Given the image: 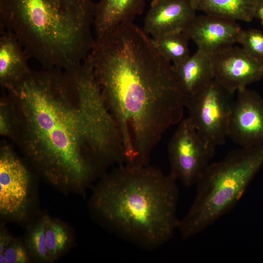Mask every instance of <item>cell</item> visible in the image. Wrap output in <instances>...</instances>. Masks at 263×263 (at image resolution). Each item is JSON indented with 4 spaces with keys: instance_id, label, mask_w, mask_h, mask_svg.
<instances>
[{
    "instance_id": "1",
    "label": "cell",
    "mask_w": 263,
    "mask_h": 263,
    "mask_svg": "<svg viewBox=\"0 0 263 263\" xmlns=\"http://www.w3.org/2000/svg\"><path fill=\"white\" fill-rule=\"evenodd\" d=\"M13 138L50 183L82 191L125 162L117 126L88 58L74 70H31L5 89Z\"/></svg>"
},
{
    "instance_id": "2",
    "label": "cell",
    "mask_w": 263,
    "mask_h": 263,
    "mask_svg": "<svg viewBox=\"0 0 263 263\" xmlns=\"http://www.w3.org/2000/svg\"><path fill=\"white\" fill-rule=\"evenodd\" d=\"M88 57L119 131L125 159L149 165L165 132L183 119L187 97L172 64L132 22L96 38Z\"/></svg>"
},
{
    "instance_id": "3",
    "label": "cell",
    "mask_w": 263,
    "mask_h": 263,
    "mask_svg": "<svg viewBox=\"0 0 263 263\" xmlns=\"http://www.w3.org/2000/svg\"><path fill=\"white\" fill-rule=\"evenodd\" d=\"M177 180L147 165H119L94 188L93 212L113 231L145 249L165 244L178 229Z\"/></svg>"
},
{
    "instance_id": "4",
    "label": "cell",
    "mask_w": 263,
    "mask_h": 263,
    "mask_svg": "<svg viewBox=\"0 0 263 263\" xmlns=\"http://www.w3.org/2000/svg\"><path fill=\"white\" fill-rule=\"evenodd\" d=\"M95 8L92 0H0V27L44 69L70 70L94 46Z\"/></svg>"
},
{
    "instance_id": "5",
    "label": "cell",
    "mask_w": 263,
    "mask_h": 263,
    "mask_svg": "<svg viewBox=\"0 0 263 263\" xmlns=\"http://www.w3.org/2000/svg\"><path fill=\"white\" fill-rule=\"evenodd\" d=\"M263 167V144L241 147L210 163L197 183L194 201L178 229L183 239L207 228L239 201Z\"/></svg>"
},
{
    "instance_id": "6",
    "label": "cell",
    "mask_w": 263,
    "mask_h": 263,
    "mask_svg": "<svg viewBox=\"0 0 263 263\" xmlns=\"http://www.w3.org/2000/svg\"><path fill=\"white\" fill-rule=\"evenodd\" d=\"M232 95L213 79L187 98L188 117L206 144L214 150L228 137Z\"/></svg>"
},
{
    "instance_id": "7",
    "label": "cell",
    "mask_w": 263,
    "mask_h": 263,
    "mask_svg": "<svg viewBox=\"0 0 263 263\" xmlns=\"http://www.w3.org/2000/svg\"><path fill=\"white\" fill-rule=\"evenodd\" d=\"M178 124L168 145L170 173L189 187L197 183L210 165L215 150L206 144L188 117Z\"/></svg>"
},
{
    "instance_id": "8",
    "label": "cell",
    "mask_w": 263,
    "mask_h": 263,
    "mask_svg": "<svg viewBox=\"0 0 263 263\" xmlns=\"http://www.w3.org/2000/svg\"><path fill=\"white\" fill-rule=\"evenodd\" d=\"M31 178L27 168L8 146L0 152V212L17 220L27 216Z\"/></svg>"
},
{
    "instance_id": "9",
    "label": "cell",
    "mask_w": 263,
    "mask_h": 263,
    "mask_svg": "<svg viewBox=\"0 0 263 263\" xmlns=\"http://www.w3.org/2000/svg\"><path fill=\"white\" fill-rule=\"evenodd\" d=\"M228 137L241 147L263 144V99L247 88L237 92L233 100Z\"/></svg>"
},
{
    "instance_id": "10",
    "label": "cell",
    "mask_w": 263,
    "mask_h": 263,
    "mask_svg": "<svg viewBox=\"0 0 263 263\" xmlns=\"http://www.w3.org/2000/svg\"><path fill=\"white\" fill-rule=\"evenodd\" d=\"M214 79L232 94L263 78V64L242 47L230 46L212 55Z\"/></svg>"
},
{
    "instance_id": "11",
    "label": "cell",
    "mask_w": 263,
    "mask_h": 263,
    "mask_svg": "<svg viewBox=\"0 0 263 263\" xmlns=\"http://www.w3.org/2000/svg\"><path fill=\"white\" fill-rule=\"evenodd\" d=\"M241 29L236 21L205 14L196 15L183 32L198 49L212 55L237 43Z\"/></svg>"
},
{
    "instance_id": "12",
    "label": "cell",
    "mask_w": 263,
    "mask_h": 263,
    "mask_svg": "<svg viewBox=\"0 0 263 263\" xmlns=\"http://www.w3.org/2000/svg\"><path fill=\"white\" fill-rule=\"evenodd\" d=\"M196 11L192 0H153L143 29L151 38L183 31Z\"/></svg>"
},
{
    "instance_id": "13",
    "label": "cell",
    "mask_w": 263,
    "mask_h": 263,
    "mask_svg": "<svg viewBox=\"0 0 263 263\" xmlns=\"http://www.w3.org/2000/svg\"><path fill=\"white\" fill-rule=\"evenodd\" d=\"M172 70L177 84L187 98L214 78L212 55L200 49L182 63L172 65Z\"/></svg>"
},
{
    "instance_id": "14",
    "label": "cell",
    "mask_w": 263,
    "mask_h": 263,
    "mask_svg": "<svg viewBox=\"0 0 263 263\" xmlns=\"http://www.w3.org/2000/svg\"><path fill=\"white\" fill-rule=\"evenodd\" d=\"M28 59L15 35L0 27V83L3 88L10 87L31 70Z\"/></svg>"
},
{
    "instance_id": "15",
    "label": "cell",
    "mask_w": 263,
    "mask_h": 263,
    "mask_svg": "<svg viewBox=\"0 0 263 263\" xmlns=\"http://www.w3.org/2000/svg\"><path fill=\"white\" fill-rule=\"evenodd\" d=\"M145 0H100L96 3L94 29L100 37L143 12Z\"/></svg>"
},
{
    "instance_id": "16",
    "label": "cell",
    "mask_w": 263,
    "mask_h": 263,
    "mask_svg": "<svg viewBox=\"0 0 263 263\" xmlns=\"http://www.w3.org/2000/svg\"><path fill=\"white\" fill-rule=\"evenodd\" d=\"M196 11L233 21L250 22L256 0H192Z\"/></svg>"
},
{
    "instance_id": "17",
    "label": "cell",
    "mask_w": 263,
    "mask_h": 263,
    "mask_svg": "<svg viewBox=\"0 0 263 263\" xmlns=\"http://www.w3.org/2000/svg\"><path fill=\"white\" fill-rule=\"evenodd\" d=\"M151 38L160 54L173 65L182 63L190 56L188 48L189 39L183 31L170 33Z\"/></svg>"
},
{
    "instance_id": "18",
    "label": "cell",
    "mask_w": 263,
    "mask_h": 263,
    "mask_svg": "<svg viewBox=\"0 0 263 263\" xmlns=\"http://www.w3.org/2000/svg\"><path fill=\"white\" fill-rule=\"evenodd\" d=\"M45 217V235L47 247L51 262L55 260L66 249L69 236L66 230L59 223Z\"/></svg>"
},
{
    "instance_id": "19",
    "label": "cell",
    "mask_w": 263,
    "mask_h": 263,
    "mask_svg": "<svg viewBox=\"0 0 263 263\" xmlns=\"http://www.w3.org/2000/svg\"><path fill=\"white\" fill-rule=\"evenodd\" d=\"M27 245L30 254L38 261L51 262L47 247L45 217L35 224L29 231Z\"/></svg>"
},
{
    "instance_id": "20",
    "label": "cell",
    "mask_w": 263,
    "mask_h": 263,
    "mask_svg": "<svg viewBox=\"0 0 263 263\" xmlns=\"http://www.w3.org/2000/svg\"><path fill=\"white\" fill-rule=\"evenodd\" d=\"M237 43L252 58L263 64V32L257 29H241Z\"/></svg>"
},
{
    "instance_id": "21",
    "label": "cell",
    "mask_w": 263,
    "mask_h": 263,
    "mask_svg": "<svg viewBox=\"0 0 263 263\" xmlns=\"http://www.w3.org/2000/svg\"><path fill=\"white\" fill-rule=\"evenodd\" d=\"M8 263H26L29 262V257L21 243L14 239L4 251Z\"/></svg>"
},
{
    "instance_id": "22",
    "label": "cell",
    "mask_w": 263,
    "mask_h": 263,
    "mask_svg": "<svg viewBox=\"0 0 263 263\" xmlns=\"http://www.w3.org/2000/svg\"><path fill=\"white\" fill-rule=\"evenodd\" d=\"M0 132L1 135L11 137L12 132L11 112L6 97L0 101Z\"/></svg>"
},
{
    "instance_id": "23",
    "label": "cell",
    "mask_w": 263,
    "mask_h": 263,
    "mask_svg": "<svg viewBox=\"0 0 263 263\" xmlns=\"http://www.w3.org/2000/svg\"><path fill=\"white\" fill-rule=\"evenodd\" d=\"M13 240V238L9 233L1 230L0 234V253L4 252Z\"/></svg>"
},
{
    "instance_id": "24",
    "label": "cell",
    "mask_w": 263,
    "mask_h": 263,
    "mask_svg": "<svg viewBox=\"0 0 263 263\" xmlns=\"http://www.w3.org/2000/svg\"><path fill=\"white\" fill-rule=\"evenodd\" d=\"M254 18L259 19L263 26V0H256Z\"/></svg>"
},
{
    "instance_id": "25",
    "label": "cell",
    "mask_w": 263,
    "mask_h": 263,
    "mask_svg": "<svg viewBox=\"0 0 263 263\" xmlns=\"http://www.w3.org/2000/svg\"><path fill=\"white\" fill-rule=\"evenodd\" d=\"M0 263H8V260L3 253H0Z\"/></svg>"
}]
</instances>
